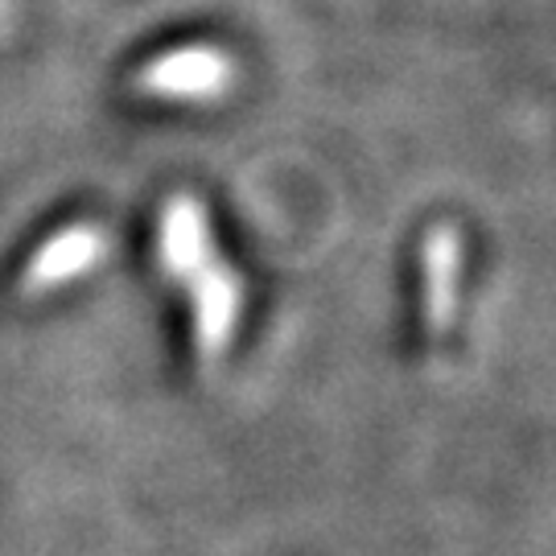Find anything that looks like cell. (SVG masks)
I'll list each match as a JSON object with an SVG mask.
<instances>
[{
  "label": "cell",
  "mask_w": 556,
  "mask_h": 556,
  "mask_svg": "<svg viewBox=\"0 0 556 556\" xmlns=\"http://www.w3.org/2000/svg\"><path fill=\"white\" fill-rule=\"evenodd\" d=\"M236 79L231 59L215 46H186L169 50L165 59L149 62L137 75V87L157 100H215Z\"/></svg>",
  "instance_id": "6da1fadb"
},
{
  "label": "cell",
  "mask_w": 556,
  "mask_h": 556,
  "mask_svg": "<svg viewBox=\"0 0 556 556\" xmlns=\"http://www.w3.org/2000/svg\"><path fill=\"white\" fill-rule=\"evenodd\" d=\"M103 252H108V236H103L100 227H91V223L66 227V231L50 236L38 252H34L25 277H21V289H25L29 298H38L46 289H59L66 280L91 273L103 260Z\"/></svg>",
  "instance_id": "7a4b0ae2"
},
{
  "label": "cell",
  "mask_w": 556,
  "mask_h": 556,
  "mask_svg": "<svg viewBox=\"0 0 556 556\" xmlns=\"http://www.w3.org/2000/svg\"><path fill=\"white\" fill-rule=\"evenodd\" d=\"M457 277H462V236L454 223H438L425 239V321L438 342L454 326Z\"/></svg>",
  "instance_id": "3957f363"
},
{
  "label": "cell",
  "mask_w": 556,
  "mask_h": 556,
  "mask_svg": "<svg viewBox=\"0 0 556 556\" xmlns=\"http://www.w3.org/2000/svg\"><path fill=\"white\" fill-rule=\"evenodd\" d=\"M194 277H199V285H194V338H199L202 358H219L223 346L236 334L243 289H239L236 273L223 264H206V273H194Z\"/></svg>",
  "instance_id": "277c9868"
},
{
  "label": "cell",
  "mask_w": 556,
  "mask_h": 556,
  "mask_svg": "<svg viewBox=\"0 0 556 556\" xmlns=\"http://www.w3.org/2000/svg\"><path fill=\"white\" fill-rule=\"evenodd\" d=\"M161 260L174 277H194L211 264V223L202 202L174 199L161 219Z\"/></svg>",
  "instance_id": "5b68a950"
}]
</instances>
